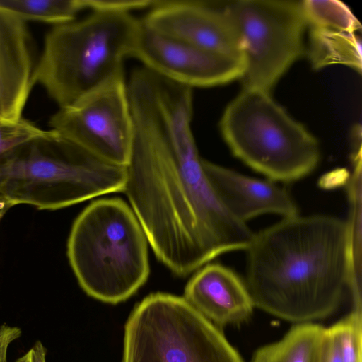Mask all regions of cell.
<instances>
[{"label":"cell","instance_id":"cell-23","mask_svg":"<svg viewBox=\"0 0 362 362\" xmlns=\"http://www.w3.org/2000/svg\"><path fill=\"white\" fill-rule=\"evenodd\" d=\"M16 362H46V349L40 341L35 342L34 346Z\"/></svg>","mask_w":362,"mask_h":362},{"label":"cell","instance_id":"cell-22","mask_svg":"<svg viewBox=\"0 0 362 362\" xmlns=\"http://www.w3.org/2000/svg\"><path fill=\"white\" fill-rule=\"evenodd\" d=\"M21 330L17 327L0 325V362H7V351L10 344L19 338Z\"/></svg>","mask_w":362,"mask_h":362},{"label":"cell","instance_id":"cell-15","mask_svg":"<svg viewBox=\"0 0 362 362\" xmlns=\"http://www.w3.org/2000/svg\"><path fill=\"white\" fill-rule=\"evenodd\" d=\"M325 329L311 322L297 324L279 341L257 350L251 362H320Z\"/></svg>","mask_w":362,"mask_h":362},{"label":"cell","instance_id":"cell-9","mask_svg":"<svg viewBox=\"0 0 362 362\" xmlns=\"http://www.w3.org/2000/svg\"><path fill=\"white\" fill-rule=\"evenodd\" d=\"M50 129L111 163L125 166L133 122L124 76L112 79L53 114Z\"/></svg>","mask_w":362,"mask_h":362},{"label":"cell","instance_id":"cell-6","mask_svg":"<svg viewBox=\"0 0 362 362\" xmlns=\"http://www.w3.org/2000/svg\"><path fill=\"white\" fill-rule=\"evenodd\" d=\"M220 128L236 158L275 182L300 180L319 163L317 139L268 92L243 89L226 108Z\"/></svg>","mask_w":362,"mask_h":362},{"label":"cell","instance_id":"cell-3","mask_svg":"<svg viewBox=\"0 0 362 362\" xmlns=\"http://www.w3.org/2000/svg\"><path fill=\"white\" fill-rule=\"evenodd\" d=\"M139 25L131 13L97 11L53 26L35 64L34 85L62 108L124 76V62L131 57Z\"/></svg>","mask_w":362,"mask_h":362},{"label":"cell","instance_id":"cell-8","mask_svg":"<svg viewBox=\"0 0 362 362\" xmlns=\"http://www.w3.org/2000/svg\"><path fill=\"white\" fill-rule=\"evenodd\" d=\"M224 9L243 42V89L269 93L304 52L308 24L302 1L242 0Z\"/></svg>","mask_w":362,"mask_h":362},{"label":"cell","instance_id":"cell-21","mask_svg":"<svg viewBox=\"0 0 362 362\" xmlns=\"http://www.w3.org/2000/svg\"><path fill=\"white\" fill-rule=\"evenodd\" d=\"M320 362H343L337 343L330 327L326 328L322 339Z\"/></svg>","mask_w":362,"mask_h":362},{"label":"cell","instance_id":"cell-16","mask_svg":"<svg viewBox=\"0 0 362 362\" xmlns=\"http://www.w3.org/2000/svg\"><path fill=\"white\" fill-rule=\"evenodd\" d=\"M308 53L315 69L342 64L361 72V45L356 33L310 28Z\"/></svg>","mask_w":362,"mask_h":362},{"label":"cell","instance_id":"cell-2","mask_svg":"<svg viewBox=\"0 0 362 362\" xmlns=\"http://www.w3.org/2000/svg\"><path fill=\"white\" fill-rule=\"evenodd\" d=\"M245 285L253 305L285 320L332 314L352 268L347 221L329 215L283 218L255 233L246 250Z\"/></svg>","mask_w":362,"mask_h":362},{"label":"cell","instance_id":"cell-18","mask_svg":"<svg viewBox=\"0 0 362 362\" xmlns=\"http://www.w3.org/2000/svg\"><path fill=\"white\" fill-rule=\"evenodd\" d=\"M302 6L308 26L356 33L361 25L344 3L336 0H305Z\"/></svg>","mask_w":362,"mask_h":362},{"label":"cell","instance_id":"cell-25","mask_svg":"<svg viewBox=\"0 0 362 362\" xmlns=\"http://www.w3.org/2000/svg\"><path fill=\"white\" fill-rule=\"evenodd\" d=\"M3 121H4V120H2V119H0V122H3Z\"/></svg>","mask_w":362,"mask_h":362},{"label":"cell","instance_id":"cell-17","mask_svg":"<svg viewBox=\"0 0 362 362\" xmlns=\"http://www.w3.org/2000/svg\"><path fill=\"white\" fill-rule=\"evenodd\" d=\"M0 9L26 22L61 25L76 19L87 10L86 0H0Z\"/></svg>","mask_w":362,"mask_h":362},{"label":"cell","instance_id":"cell-1","mask_svg":"<svg viewBox=\"0 0 362 362\" xmlns=\"http://www.w3.org/2000/svg\"><path fill=\"white\" fill-rule=\"evenodd\" d=\"M133 138L124 191L154 253L186 276L246 250L254 233L221 202L192 134V88L156 77L127 85Z\"/></svg>","mask_w":362,"mask_h":362},{"label":"cell","instance_id":"cell-24","mask_svg":"<svg viewBox=\"0 0 362 362\" xmlns=\"http://www.w3.org/2000/svg\"><path fill=\"white\" fill-rule=\"evenodd\" d=\"M13 205L0 192V221L7 211Z\"/></svg>","mask_w":362,"mask_h":362},{"label":"cell","instance_id":"cell-13","mask_svg":"<svg viewBox=\"0 0 362 362\" xmlns=\"http://www.w3.org/2000/svg\"><path fill=\"white\" fill-rule=\"evenodd\" d=\"M183 298L219 326L246 320L255 307L245 283L232 269L216 263L197 270L187 283Z\"/></svg>","mask_w":362,"mask_h":362},{"label":"cell","instance_id":"cell-12","mask_svg":"<svg viewBox=\"0 0 362 362\" xmlns=\"http://www.w3.org/2000/svg\"><path fill=\"white\" fill-rule=\"evenodd\" d=\"M31 39L25 21L0 9V119L14 122L34 86Z\"/></svg>","mask_w":362,"mask_h":362},{"label":"cell","instance_id":"cell-14","mask_svg":"<svg viewBox=\"0 0 362 362\" xmlns=\"http://www.w3.org/2000/svg\"><path fill=\"white\" fill-rule=\"evenodd\" d=\"M204 165L223 205L240 221L246 223L264 214L283 218L298 215L290 193L275 182L249 177L205 159Z\"/></svg>","mask_w":362,"mask_h":362},{"label":"cell","instance_id":"cell-4","mask_svg":"<svg viewBox=\"0 0 362 362\" xmlns=\"http://www.w3.org/2000/svg\"><path fill=\"white\" fill-rule=\"evenodd\" d=\"M147 238L133 210L121 199L91 202L78 216L67 256L82 289L117 304L140 288L149 275Z\"/></svg>","mask_w":362,"mask_h":362},{"label":"cell","instance_id":"cell-5","mask_svg":"<svg viewBox=\"0 0 362 362\" xmlns=\"http://www.w3.org/2000/svg\"><path fill=\"white\" fill-rule=\"evenodd\" d=\"M125 166L107 162L59 135L23 144L0 157V192L14 206L55 210L123 192Z\"/></svg>","mask_w":362,"mask_h":362},{"label":"cell","instance_id":"cell-7","mask_svg":"<svg viewBox=\"0 0 362 362\" xmlns=\"http://www.w3.org/2000/svg\"><path fill=\"white\" fill-rule=\"evenodd\" d=\"M122 362H243L209 320L184 298L156 293L124 327Z\"/></svg>","mask_w":362,"mask_h":362},{"label":"cell","instance_id":"cell-20","mask_svg":"<svg viewBox=\"0 0 362 362\" xmlns=\"http://www.w3.org/2000/svg\"><path fill=\"white\" fill-rule=\"evenodd\" d=\"M57 136L55 132L40 129L23 117L14 122L3 121L0 122V157L27 142Z\"/></svg>","mask_w":362,"mask_h":362},{"label":"cell","instance_id":"cell-11","mask_svg":"<svg viewBox=\"0 0 362 362\" xmlns=\"http://www.w3.org/2000/svg\"><path fill=\"white\" fill-rule=\"evenodd\" d=\"M144 25L215 52L244 57L239 31L225 11L209 2L194 0H156Z\"/></svg>","mask_w":362,"mask_h":362},{"label":"cell","instance_id":"cell-10","mask_svg":"<svg viewBox=\"0 0 362 362\" xmlns=\"http://www.w3.org/2000/svg\"><path fill=\"white\" fill-rule=\"evenodd\" d=\"M131 57L157 75L192 89L240 79L245 69L244 57L215 52L163 35L141 19Z\"/></svg>","mask_w":362,"mask_h":362},{"label":"cell","instance_id":"cell-19","mask_svg":"<svg viewBox=\"0 0 362 362\" xmlns=\"http://www.w3.org/2000/svg\"><path fill=\"white\" fill-rule=\"evenodd\" d=\"M330 329L343 362H361L362 314L351 312Z\"/></svg>","mask_w":362,"mask_h":362}]
</instances>
